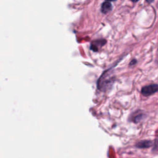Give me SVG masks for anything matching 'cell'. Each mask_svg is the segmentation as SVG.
<instances>
[{
  "instance_id": "6da1fadb",
  "label": "cell",
  "mask_w": 158,
  "mask_h": 158,
  "mask_svg": "<svg viewBox=\"0 0 158 158\" xmlns=\"http://www.w3.org/2000/svg\"><path fill=\"white\" fill-rule=\"evenodd\" d=\"M158 91V85L152 84L148 86H145L141 89V94L144 96H151Z\"/></svg>"
},
{
  "instance_id": "7a4b0ae2",
  "label": "cell",
  "mask_w": 158,
  "mask_h": 158,
  "mask_svg": "<svg viewBox=\"0 0 158 158\" xmlns=\"http://www.w3.org/2000/svg\"><path fill=\"white\" fill-rule=\"evenodd\" d=\"M153 142L150 140H143L136 144V147L138 148H148L153 145Z\"/></svg>"
},
{
  "instance_id": "3957f363",
  "label": "cell",
  "mask_w": 158,
  "mask_h": 158,
  "mask_svg": "<svg viewBox=\"0 0 158 158\" xmlns=\"http://www.w3.org/2000/svg\"><path fill=\"white\" fill-rule=\"evenodd\" d=\"M112 6L109 1H106L102 3L101 6V11L104 14H106L112 10Z\"/></svg>"
},
{
  "instance_id": "277c9868",
  "label": "cell",
  "mask_w": 158,
  "mask_h": 158,
  "mask_svg": "<svg viewBox=\"0 0 158 158\" xmlns=\"http://www.w3.org/2000/svg\"><path fill=\"white\" fill-rule=\"evenodd\" d=\"M143 114H139L138 115H136L135 118H134V122L135 123H137V122H139L141 120L143 119Z\"/></svg>"
},
{
  "instance_id": "5b68a950",
  "label": "cell",
  "mask_w": 158,
  "mask_h": 158,
  "mask_svg": "<svg viewBox=\"0 0 158 158\" xmlns=\"http://www.w3.org/2000/svg\"><path fill=\"white\" fill-rule=\"evenodd\" d=\"M136 62H137L136 60V59H133V60H132L131 61V62L130 63V65H134V64H135Z\"/></svg>"
},
{
  "instance_id": "8992f818",
  "label": "cell",
  "mask_w": 158,
  "mask_h": 158,
  "mask_svg": "<svg viewBox=\"0 0 158 158\" xmlns=\"http://www.w3.org/2000/svg\"><path fill=\"white\" fill-rule=\"evenodd\" d=\"M146 1L148 2V3H151L154 1V0H146Z\"/></svg>"
},
{
  "instance_id": "52a82bcc",
  "label": "cell",
  "mask_w": 158,
  "mask_h": 158,
  "mask_svg": "<svg viewBox=\"0 0 158 158\" xmlns=\"http://www.w3.org/2000/svg\"><path fill=\"white\" fill-rule=\"evenodd\" d=\"M106 1H116V0H106Z\"/></svg>"
},
{
  "instance_id": "ba28073f",
  "label": "cell",
  "mask_w": 158,
  "mask_h": 158,
  "mask_svg": "<svg viewBox=\"0 0 158 158\" xmlns=\"http://www.w3.org/2000/svg\"><path fill=\"white\" fill-rule=\"evenodd\" d=\"M131 1H133V2H135L136 1H137V0H131Z\"/></svg>"
}]
</instances>
